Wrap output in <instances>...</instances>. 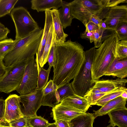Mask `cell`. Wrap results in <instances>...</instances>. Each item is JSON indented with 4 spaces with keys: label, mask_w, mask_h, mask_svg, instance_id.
Segmentation results:
<instances>
[{
    "label": "cell",
    "mask_w": 127,
    "mask_h": 127,
    "mask_svg": "<svg viewBox=\"0 0 127 127\" xmlns=\"http://www.w3.org/2000/svg\"><path fill=\"white\" fill-rule=\"evenodd\" d=\"M84 47L70 40L54 45L53 82L58 88L74 79L85 60Z\"/></svg>",
    "instance_id": "obj_1"
},
{
    "label": "cell",
    "mask_w": 127,
    "mask_h": 127,
    "mask_svg": "<svg viewBox=\"0 0 127 127\" xmlns=\"http://www.w3.org/2000/svg\"><path fill=\"white\" fill-rule=\"evenodd\" d=\"M43 29L40 28L25 37L19 39L14 48L5 57L6 67L28 62L36 54L42 38Z\"/></svg>",
    "instance_id": "obj_2"
},
{
    "label": "cell",
    "mask_w": 127,
    "mask_h": 127,
    "mask_svg": "<svg viewBox=\"0 0 127 127\" xmlns=\"http://www.w3.org/2000/svg\"><path fill=\"white\" fill-rule=\"evenodd\" d=\"M118 40L115 33L103 42L96 49L92 67L93 79L98 80L104 74L115 59L114 52Z\"/></svg>",
    "instance_id": "obj_3"
},
{
    "label": "cell",
    "mask_w": 127,
    "mask_h": 127,
    "mask_svg": "<svg viewBox=\"0 0 127 127\" xmlns=\"http://www.w3.org/2000/svg\"><path fill=\"white\" fill-rule=\"evenodd\" d=\"M69 3L70 12L73 18L81 22L85 26L92 15L101 20L105 18L110 8L105 7L102 0H74Z\"/></svg>",
    "instance_id": "obj_4"
},
{
    "label": "cell",
    "mask_w": 127,
    "mask_h": 127,
    "mask_svg": "<svg viewBox=\"0 0 127 127\" xmlns=\"http://www.w3.org/2000/svg\"><path fill=\"white\" fill-rule=\"evenodd\" d=\"M96 49L93 47L85 51L84 61L71 83L75 94L77 95L84 97L94 85L95 80L92 76V67Z\"/></svg>",
    "instance_id": "obj_5"
},
{
    "label": "cell",
    "mask_w": 127,
    "mask_h": 127,
    "mask_svg": "<svg viewBox=\"0 0 127 127\" xmlns=\"http://www.w3.org/2000/svg\"><path fill=\"white\" fill-rule=\"evenodd\" d=\"M10 15L15 25V39L24 38L39 28L29 12L23 7L14 8Z\"/></svg>",
    "instance_id": "obj_6"
},
{
    "label": "cell",
    "mask_w": 127,
    "mask_h": 127,
    "mask_svg": "<svg viewBox=\"0 0 127 127\" xmlns=\"http://www.w3.org/2000/svg\"><path fill=\"white\" fill-rule=\"evenodd\" d=\"M28 62L6 67V72L0 81V92L8 94L16 90L21 83Z\"/></svg>",
    "instance_id": "obj_7"
},
{
    "label": "cell",
    "mask_w": 127,
    "mask_h": 127,
    "mask_svg": "<svg viewBox=\"0 0 127 127\" xmlns=\"http://www.w3.org/2000/svg\"><path fill=\"white\" fill-rule=\"evenodd\" d=\"M38 77L37 64L33 57L28 61L21 83L16 90L20 95L28 94L36 90Z\"/></svg>",
    "instance_id": "obj_8"
},
{
    "label": "cell",
    "mask_w": 127,
    "mask_h": 127,
    "mask_svg": "<svg viewBox=\"0 0 127 127\" xmlns=\"http://www.w3.org/2000/svg\"><path fill=\"white\" fill-rule=\"evenodd\" d=\"M43 88L36 90L28 94L19 96L24 108L22 113L26 117L37 116L36 112L42 105Z\"/></svg>",
    "instance_id": "obj_9"
},
{
    "label": "cell",
    "mask_w": 127,
    "mask_h": 127,
    "mask_svg": "<svg viewBox=\"0 0 127 127\" xmlns=\"http://www.w3.org/2000/svg\"><path fill=\"white\" fill-rule=\"evenodd\" d=\"M4 101V118L8 123L24 116L22 111L19 96L16 94H10Z\"/></svg>",
    "instance_id": "obj_10"
},
{
    "label": "cell",
    "mask_w": 127,
    "mask_h": 127,
    "mask_svg": "<svg viewBox=\"0 0 127 127\" xmlns=\"http://www.w3.org/2000/svg\"><path fill=\"white\" fill-rule=\"evenodd\" d=\"M104 21L106 24L107 29L115 31L119 24L127 23V5H118L110 8Z\"/></svg>",
    "instance_id": "obj_11"
},
{
    "label": "cell",
    "mask_w": 127,
    "mask_h": 127,
    "mask_svg": "<svg viewBox=\"0 0 127 127\" xmlns=\"http://www.w3.org/2000/svg\"><path fill=\"white\" fill-rule=\"evenodd\" d=\"M86 113L60 103L52 108L51 115L55 121L61 120L69 122L78 116Z\"/></svg>",
    "instance_id": "obj_12"
},
{
    "label": "cell",
    "mask_w": 127,
    "mask_h": 127,
    "mask_svg": "<svg viewBox=\"0 0 127 127\" xmlns=\"http://www.w3.org/2000/svg\"><path fill=\"white\" fill-rule=\"evenodd\" d=\"M57 86L50 80L43 88L42 105L52 108L60 103L57 93Z\"/></svg>",
    "instance_id": "obj_13"
},
{
    "label": "cell",
    "mask_w": 127,
    "mask_h": 127,
    "mask_svg": "<svg viewBox=\"0 0 127 127\" xmlns=\"http://www.w3.org/2000/svg\"><path fill=\"white\" fill-rule=\"evenodd\" d=\"M127 82V79L125 78L99 79L95 81L94 85L92 88L96 89L102 92L109 93L117 88L125 87Z\"/></svg>",
    "instance_id": "obj_14"
},
{
    "label": "cell",
    "mask_w": 127,
    "mask_h": 127,
    "mask_svg": "<svg viewBox=\"0 0 127 127\" xmlns=\"http://www.w3.org/2000/svg\"><path fill=\"white\" fill-rule=\"evenodd\" d=\"M104 75L116 77L124 79L127 76V59L118 60L115 59L105 72Z\"/></svg>",
    "instance_id": "obj_15"
},
{
    "label": "cell",
    "mask_w": 127,
    "mask_h": 127,
    "mask_svg": "<svg viewBox=\"0 0 127 127\" xmlns=\"http://www.w3.org/2000/svg\"><path fill=\"white\" fill-rule=\"evenodd\" d=\"M127 99L119 96L109 101L99 110L94 111L95 117L105 115L114 110L126 107Z\"/></svg>",
    "instance_id": "obj_16"
},
{
    "label": "cell",
    "mask_w": 127,
    "mask_h": 127,
    "mask_svg": "<svg viewBox=\"0 0 127 127\" xmlns=\"http://www.w3.org/2000/svg\"><path fill=\"white\" fill-rule=\"evenodd\" d=\"M60 103L73 107L85 112H86L91 106L86 98L76 94L65 98Z\"/></svg>",
    "instance_id": "obj_17"
},
{
    "label": "cell",
    "mask_w": 127,
    "mask_h": 127,
    "mask_svg": "<svg viewBox=\"0 0 127 127\" xmlns=\"http://www.w3.org/2000/svg\"><path fill=\"white\" fill-rule=\"evenodd\" d=\"M107 114L110 118L108 122L112 127H127V109L126 107L114 110Z\"/></svg>",
    "instance_id": "obj_18"
},
{
    "label": "cell",
    "mask_w": 127,
    "mask_h": 127,
    "mask_svg": "<svg viewBox=\"0 0 127 127\" xmlns=\"http://www.w3.org/2000/svg\"><path fill=\"white\" fill-rule=\"evenodd\" d=\"M54 31L55 34V44H60L65 42L68 35L65 33L60 20L58 9L53 8L50 10Z\"/></svg>",
    "instance_id": "obj_19"
},
{
    "label": "cell",
    "mask_w": 127,
    "mask_h": 127,
    "mask_svg": "<svg viewBox=\"0 0 127 127\" xmlns=\"http://www.w3.org/2000/svg\"><path fill=\"white\" fill-rule=\"evenodd\" d=\"M45 23L43 34L40 45L36 54V61L39 62L42 56L50 28L53 24V21L50 10L45 11Z\"/></svg>",
    "instance_id": "obj_20"
},
{
    "label": "cell",
    "mask_w": 127,
    "mask_h": 127,
    "mask_svg": "<svg viewBox=\"0 0 127 127\" xmlns=\"http://www.w3.org/2000/svg\"><path fill=\"white\" fill-rule=\"evenodd\" d=\"M62 0H32L31 8L37 12H42L51 8L57 9L62 5Z\"/></svg>",
    "instance_id": "obj_21"
},
{
    "label": "cell",
    "mask_w": 127,
    "mask_h": 127,
    "mask_svg": "<svg viewBox=\"0 0 127 127\" xmlns=\"http://www.w3.org/2000/svg\"><path fill=\"white\" fill-rule=\"evenodd\" d=\"M95 118L94 113H86L72 119L69 124L70 127H93Z\"/></svg>",
    "instance_id": "obj_22"
},
{
    "label": "cell",
    "mask_w": 127,
    "mask_h": 127,
    "mask_svg": "<svg viewBox=\"0 0 127 127\" xmlns=\"http://www.w3.org/2000/svg\"><path fill=\"white\" fill-rule=\"evenodd\" d=\"M58 11L63 29L71 26L73 19L70 13L69 3L63 1L62 5Z\"/></svg>",
    "instance_id": "obj_23"
},
{
    "label": "cell",
    "mask_w": 127,
    "mask_h": 127,
    "mask_svg": "<svg viewBox=\"0 0 127 127\" xmlns=\"http://www.w3.org/2000/svg\"><path fill=\"white\" fill-rule=\"evenodd\" d=\"M53 27L52 24L49 32L42 56L38 62L40 67H43L48 62V56L53 43Z\"/></svg>",
    "instance_id": "obj_24"
},
{
    "label": "cell",
    "mask_w": 127,
    "mask_h": 127,
    "mask_svg": "<svg viewBox=\"0 0 127 127\" xmlns=\"http://www.w3.org/2000/svg\"><path fill=\"white\" fill-rule=\"evenodd\" d=\"M38 70V77L36 89L43 88L48 82L51 67L49 66L47 70L40 67L38 62L36 61Z\"/></svg>",
    "instance_id": "obj_25"
},
{
    "label": "cell",
    "mask_w": 127,
    "mask_h": 127,
    "mask_svg": "<svg viewBox=\"0 0 127 127\" xmlns=\"http://www.w3.org/2000/svg\"><path fill=\"white\" fill-rule=\"evenodd\" d=\"M19 40L10 38L0 41V61H3L5 56L14 48Z\"/></svg>",
    "instance_id": "obj_26"
},
{
    "label": "cell",
    "mask_w": 127,
    "mask_h": 127,
    "mask_svg": "<svg viewBox=\"0 0 127 127\" xmlns=\"http://www.w3.org/2000/svg\"><path fill=\"white\" fill-rule=\"evenodd\" d=\"M126 90L127 89L125 87L117 88L99 99L96 102L95 105L102 107L109 101L120 96L123 92Z\"/></svg>",
    "instance_id": "obj_27"
},
{
    "label": "cell",
    "mask_w": 127,
    "mask_h": 127,
    "mask_svg": "<svg viewBox=\"0 0 127 127\" xmlns=\"http://www.w3.org/2000/svg\"><path fill=\"white\" fill-rule=\"evenodd\" d=\"M114 55L118 60H123L127 58V40L118 41L115 47Z\"/></svg>",
    "instance_id": "obj_28"
},
{
    "label": "cell",
    "mask_w": 127,
    "mask_h": 127,
    "mask_svg": "<svg viewBox=\"0 0 127 127\" xmlns=\"http://www.w3.org/2000/svg\"><path fill=\"white\" fill-rule=\"evenodd\" d=\"M18 0H0V17L10 13Z\"/></svg>",
    "instance_id": "obj_29"
},
{
    "label": "cell",
    "mask_w": 127,
    "mask_h": 127,
    "mask_svg": "<svg viewBox=\"0 0 127 127\" xmlns=\"http://www.w3.org/2000/svg\"><path fill=\"white\" fill-rule=\"evenodd\" d=\"M57 95L60 103L65 98L75 94L71 83H68L57 90Z\"/></svg>",
    "instance_id": "obj_30"
},
{
    "label": "cell",
    "mask_w": 127,
    "mask_h": 127,
    "mask_svg": "<svg viewBox=\"0 0 127 127\" xmlns=\"http://www.w3.org/2000/svg\"><path fill=\"white\" fill-rule=\"evenodd\" d=\"M110 92H102L96 89L92 88L84 97L88 99L91 105H95L98 100Z\"/></svg>",
    "instance_id": "obj_31"
},
{
    "label": "cell",
    "mask_w": 127,
    "mask_h": 127,
    "mask_svg": "<svg viewBox=\"0 0 127 127\" xmlns=\"http://www.w3.org/2000/svg\"><path fill=\"white\" fill-rule=\"evenodd\" d=\"M29 127H47L50 124L48 121L40 116L26 117Z\"/></svg>",
    "instance_id": "obj_32"
},
{
    "label": "cell",
    "mask_w": 127,
    "mask_h": 127,
    "mask_svg": "<svg viewBox=\"0 0 127 127\" xmlns=\"http://www.w3.org/2000/svg\"><path fill=\"white\" fill-rule=\"evenodd\" d=\"M115 31L119 41L127 40V23L123 22L119 24L116 28Z\"/></svg>",
    "instance_id": "obj_33"
},
{
    "label": "cell",
    "mask_w": 127,
    "mask_h": 127,
    "mask_svg": "<svg viewBox=\"0 0 127 127\" xmlns=\"http://www.w3.org/2000/svg\"><path fill=\"white\" fill-rule=\"evenodd\" d=\"M9 124L10 127H29L27 124V118L24 116L12 121Z\"/></svg>",
    "instance_id": "obj_34"
},
{
    "label": "cell",
    "mask_w": 127,
    "mask_h": 127,
    "mask_svg": "<svg viewBox=\"0 0 127 127\" xmlns=\"http://www.w3.org/2000/svg\"><path fill=\"white\" fill-rule=\"evenodd\" d=\"M94 39V47L98 48L102 43V33L99 29L97 30L93 31Z\"/></svg>",
    "instance_id": "obj_35"
},
{
    "label": "cell",
    "mask_w": 127,
    "mask_h": 127,
    "mask_svg": "<svg viewBox=\"0 0 127 127\" xmlns=\"http://www.w3.org/2000/svg\"><path fill=\"white\" fill-rule=\"evenodd\" d=\"M105 7L110 8L118 5L121 3H127V0H102Z\"/></svg>",
    "instance_id": "obj_36"
},
{
    "label": "cell",
    "mask_w": 127,
    "mask_h": 127,
    "mask_svg": "<svg viewBox=\"0 0 127 127\" xmlns=\"http://www.w3.org/2000/svg\"><path fill=\"white\" fill-rule=\"evenodd\" d=\"M55 43L53 41L52 45L51 47L48 59V62L49 66H53L54 62V45Z\"/></svg>",
    "instance_id": "obj_37"
},
{
    "label": "cell",
    "mask_w": 127,
    "mask_h": 127,
    "mask_svg": "<svg viewBox=\"0 0 127 127\" xmlns=\"http://www.w3.org/2000/svg\"><path fill=\"white\" fill-rule=\"evenodd\" d=\"M80 37L82 39H89L91 43L94 42V39L93 31L87 32L85 31L84 32L81 33Z\"/></svg>",
    "instance_id": "obj_38"
},
{
    "label": "cell",
    "mask_w": 127,
    "mask_h": 127,
    "mask_svg": "<svg viewBox=\"0 0 127 127\" xmlns=\"http://www.w3.org/2000/svg\"><path fill=\"white\" fill-rule=\"evenodd\" d=\"M86 28L85 31L91 32L97 30L99 29L98 26L91 21H89L85 25Z\"/></svg>",
    "instance_id": "obj_39"
},
{
    "label": "cell",
    "mask_w": 127,
    "mask_h": 127,
    "mask_svg": "<svg viewBox=\"0 0 127 127\" xmlns=\"http://www.w3.org/2000/svg\"><path fill=\"white\" fill-rule=\"evenodd\" d=\"M4 100L1 97L0 98V121H5L4 118Z\"/></svg>",
    "instance_id": "obj_40"
},
{
    "label": "cell",
    "mask_w": 127,
    "mask_h": 127,
    "mask_svg": "<svg viewBox=\"0 0 127 127\" xmlns=\"http://www.w3.org/2000/svg\"><path fill=\"white\" fill-rule=\"evenodd\" d=\"M103 20L97 16L95 15H92L90 17L89 22L91 21L93 22L97 25L99 27V29H100Z\"/></svg>",
    "instance_id": "obj_41"
},
{
    "label": "cell",
    "mask_w": 127,
    "mask_h": 127,
    "mask_svg": "<svg viewBox=\"0 0 127 127\" xmlns=\"http://www.w3.org/2000/svg\"><path fill=\"white\" fill-rule=\"evenodd\" d=\"M10 32V30L7 27L0 29V41L6 39L7 37V34Z\"/></svg>",
    "instance_id": "obj_42"
},
{
    "label": "cell",
    "mask_w": 127,
    "mask_h": 127,
    "mask_svg": "<svg viewBox=\"0 0 127 127\" xmlns=\"http://www.w3.org/2000/svg\"><path fill=\"white\" fill-rule=\"evenodd\" d=\"M58 127H70L69 122L63 120L56 121L55 123Z\"/></svg>",
    "instance_id": "obj_43"
},
{
    "label": "cell",
    "mask_w": 127,
    "mask_h": 127,
    "mask_svg": "<svg viewBox=\"0 0 127 127\" xmlns=\"http://www.w3.org/2000/svg\"><path fill=\"white\" fill-rule=\"evenodd\" d=\"M7 67L4 65L3 61H0V81L5 73Z\"/></svg>",
    "instance_id": "obj_44"
},
{
    "label": "cell",
    "mask_w": 127,
    "mask_h": 127,
    "mask_svg": "<svg viewBox=\"0 0 127 127\" xmlns=\"http://www.w3.org/2000/svg\"><path fill=\"white\" fill-rule=\"evenodd\" d=\"M0 127H10L9 123L6 121H0Z\"/></svg>",
    "instance_id": "obj_45"
},
{
    "label": "cell",
    "mask_w": 127,
    "mask_h": 127,
    "mask_svg": "<svg viewBox=\"0 0 127 127\" xmlns=\"http://www.w3.org/2000/svg\"><path fill=\"white\" fill-rule=\"evenodd\" d=\"M120 96L124 98L127 99V90L123 92Z\"/></svg>",
    "instance_id": "obj_46"
},
{
    "label": "cell",
    "mask_w": 127,
    "mask_h": 127,
    "mask_svg": "<svg viewBox=\"0 0 127 127\" xmlns=\"http://www.w3.org/2000/svg\"><path fill=\"white\" fill-rule=\"evenodd\" d=\"M47 127H58L55 123L50 124Z\"/></svg>",
    "instance_id": "obj_47"
},
{
    "label": "cell",
    "mask_w": 127,
    "mask_h": 127,
    "mask_svg": "<svg viewBox=\"0 0 127 127\" xmlns=\"http://www.w3.org/2000/svg\"><path fill=\"white\" fill-rule=\"evenodd\" d=\"M5 27L3 24L0 22V29H4Z\"/></svg>",
    "instance_id": "obj_48"
},
{
    "label": "cell",
    "mask_w": 127,
    "mask_h": 127,
    "mask_svg": "<svg viewBox=\"0 0 127 127\" xmlns=\"http://www.w3.org/2000/svg\"><path fill=\"white\" fill-rule=\"evenodd\" d=\"M106 127H112L111 125L110 124L108 125Z\"/></svg>",
    "instance_id": "obj_49"
},
{
    "label": "cell",
    "mask_w": 127,
    "mask_h": 127,
    "mask_svg": "<svg viewBox=\"0 0 127 127\" xmlns=\"http://www.w3.org/2000/svg\"></svg>",
    "instance_id": "obj_50"
}]
</instances>
